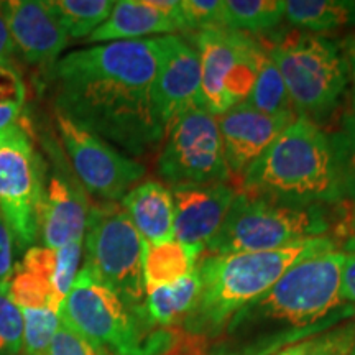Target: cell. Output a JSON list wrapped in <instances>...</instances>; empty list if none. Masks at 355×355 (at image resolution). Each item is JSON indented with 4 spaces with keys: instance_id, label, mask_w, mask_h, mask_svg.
I'll list each match as a JSON object with an SVG mask.
<instances>
[{
    "instance_id": "cell-1",
    "label": "cell",
    "mask_w": 355,
    "mask_h": 355,
    "mask_svg": "<svg viewBox=\"0 0 355 355\" xmlns=\"http://www.w3.org/2000/svg\"><path fill=\"white\" fill-rule=\"evenodd\" d=\"M157 37L71 51L53 66L55 107L132 157L165 140L157 99Z\"/></svg>"
},
{
    "instance_id": "cell-2",
    "label": "cell",
    "mask_w": 355,
    "mask_h": 355,
    "mask_svg": "<svg viewBox=\"0 0 355 355\" xmlns=\"http://www.w3.org/2000/svg\"><path fill=\"white\" fill-rule=\"evenodd\" d=\"M345 252H327L293 266L259 298L239 309L204 355H275L355 319L340 300Z\"/></svg>"
},
{
    "instance_id": "cell-3",
    "label": "cell",
    "mask_w": 355,
    "mask_h": 355,
    "mask_svg": "<svg viewBox=\"0 0 355 355\" xmlns=\"http://www.w3.org/2000/svg\"><path fill=\"white\" fill-rule=\"evenodd\" d=\"M332 235L314 237L268 252L204 255L198 261L201 288L181 329L206 344L220 334L230 318L270 290L301 261L339 250Z\"/></svg>"
},
{
    "instance_id": "cell-4",
    "label": "cell",
    "mask_w": 355,
    "mask_h": 355,
    "mask_svg": "<svg viewBox=\"0 0 355 355\" xmlns=\"http://www.w3.org/2000/svg\"><path fill=\"white\" fill-rule=\"evenodd\" d=\"M239 191L291 206H329L343 201L329 135L303 115L277 137L241 176Z\"/></svg>"
},
{
    "instance_id": "cell-5",
    "label": "cell",
    "mask_w": 355,
    "mask_h": 355,
    "mask_svg": "<svg viewBox=\"0 0 355 355\" xmlns=\"http://www.w3.org/2000/svg\"><path fill=\"white\" fill-rule=\"evenodd\" d=\"M58 314L61 321L112 355H168L178 344L175 331L153 326L123 304L87 265L79 270Z\"/></svg>"
},
{
    "instance_id": "cell-6",
    "label": "cell",
    "mask_w": 355,
    "mask_h": 355,
    "mask_svg": "<svg viewBox=\"0 0 355 355\" xmlns=\"http://www.w3.org/2000/svg\"><path fill=\"white\" fill-rule=\"evenodd\" d=\"M263 48L285 81L296 115L318 123L334 112L350 79L343 44L295 28L270 35Z\"/></svg>"
},
{
    "instance_id": "cell-7",
    "label": "cell",
    "mask_w": 355,
    "mask_h": 355,
    "mask_svg": "<svg viewBox=\"0 0 355 355\" xmlns=\"http://www.w3.org/2000/svg\"><path fill=\"white\" fill-rule=\"evenodd\" d=\"M331 229L332 217L326 206H291L239 191L219 234L204 255L277 250L329 235Z\"/></svg>"
},
{
    "instance_id": "cell-8",
    "label": "cell",
    "mask_w": 355,
    "mask_h": 355,
    "mask_svg": "<svg viewBox=\"0 0 355 355\" xmlns=\"http://www.w3.org/2000/svg\"><path fill=\"white\" fill-rule=\"evenodd\" d=\"M141 250L144 239L133 227L122 206L115 202L89 206L84 232V265H87L123 304L146 318Z\"/></svg>"
},
{
    "instance_id": "cell-9",
    "label": "cell",
    "mask_w": 355,
    "mask_h": 355,
    "mask_svg": "<svg viewBox=\"0 0 355 355\" xmlns=\"http://www.w3.org/2000/svg\"><path fill=\"white\" fill-rule=\"evenodd\" d=\"M191 44L201 63L204 109L217 117L247 102L263 51L260 42L239 30L216 28L194 33Z\"/></svg>"
},
{
    "instance_id": "cell-10",
    "label": "cell",
    "mask_w": 355,
    "mask_h": 355,
    "mask_svg": "<svg viewBox=\"0 0 355 355\" xmlns=\"http://www.w3.org/2000/svg\"><path fill=\"white\" fill-rule=\"evenodd\" d=\"M44 165L24 127L0 132V214L17 247L28 250L38 241Z\"/></svg>"
},
{
    "instance_id": "cell-11",
    "label": "cell",
    "mask_w": 355,
    "mask_h": 355,
    "mask_svg": "<svg viewBox=\"0 0 355 355\" xmlns=\"http://www.w3.org/2000/svg\"><path fill=\"white\" fill-rule=\"evenodd\" d=\"M158 175L166 184L230 183L224 146L216 117L204 107L181 114L166 128L157 159Z\"/></svg>"
},
{
    "instance_id": "cell-12",
    "label": "cell",
    "mask_w": 355,
    "mask_h": 355,
    "mask_svg": "<svg viewBox=\"0 0 355 355\" xmlns=\"http://www.w3.org/2000/svg\"><path fill=\"white\" fill-rule=\"evenodd\" d=\"M60 140L84 191L102 202H117L145 176V166L101 137L55 110Z\"/></svg>"
},
{
    "instance_id": "cell-13",
    "label": "cell",
    "mask_w": 355,
    "mask_h": 355,
    "mask_svg": "<svg viewBox=\"0 0 355 355\" xmlns=\"http://www.w3.org/2000/svg\"><path fill=\"white\" fill-rule=\"evenodd\" d=\"M157 99L166 128L191 109L204 107L201 63L196 48L181 35L157 37ZM166 135V133H165Z\"/></svg>"
},
{
    "instance_id": "cell-14",
    "label": "cell",
    "mask_w": 355,
    "mask_h": 355,
    "mask_svg": "<svg viewBox=\"0 0 355 355\" xmlns=\"http://www.w3.org/2000/svg\"><path fill=\"white\" fill-rule=\"evenodd\" d=\"M175 241L206 254L219 234L239 189L230 183L173 186Z\"/></svg>"
},
{
    "instance_id": "cell-15",
    "label": "cell",
    "mask_w": 355,
    "mask_h": 355,
    "mask_svg": "<svg viewBox=\"0 0 355 355\" xmlns=\"http://www.w3.org/2000/svg\"><path fill=\"white\" fill-rule=\"evenodd\" d=\"M15 50L28 64L51 68L68 46V35L48 6V0H6L0 2Z\"/></svg>"
},
{
    "instance_id": "cell-16",
    "label": "cell",
    "mask_w": 355,
    "mask_h": 355,
    "mask_svg": "<svg viewBox=\"0 0 355 355\" xmlns=\"http://www.w3.org/2000/svg\"><path fill=\"white\" fill-rule=\"evenodd\" d=\"M295 119V112L268 115L247 102L217 115L225 163L232 178H241Z\"/></svg>"
},
{
    "instance_id": "cell-17",
    "label": "cell",
    "mask_w": 355,
    "mask_h": 355,
    "mask_svg": "<svg viewBox=\"0 0 355 355\" xmlns=\"http://www.w3.org/2000/svg\"><path fill=\"white\" fill-rule=\"evenodd\" d=\"M89 202L78 178L63 166L44 176L40 207V235L43 245L61 248L71 242L84 241Z\"/></svg>"
},
{
    "instance_id": "cell-18",
    "label": "cell",
    "mask_w": 355,
    "mask_h": 355,
    "mask_svg": "<svg viewBox=\"0 0 355 355\" xmlns=\"http://www.w3.org/2000/svg\"><path fill=\"white\" fill-rule=\"evenodd\" d=\"M184 32L180 0H119L109 19L86 43H110L144 40L150 35H178Z\"/></svg>"
},
{
    "instance_id": "cell-19",
    "label": "cell",
    "mask_w": 355,
    "mask_h": 355,
    "mask_svg": "<svg viewBox=\"0 0 355 355\" xmlns=\"http://www.w3.org/2000/svg\"><path fill=\"white\" fill-rule=\"evenodd\" d=\"M121 206L144 242L157 243L175 239L173 196L168 186L159 181H144L128 191Z\"/></svg>"
},
{
    "instance_id": "cell-20",
    "label": "cell",
    "mask_w": 355,
    "mask_h": 355,
    "mask_svg": "<svg viewBox=\"0 0 355 355\" xmlns=\"http://www.w3.org/2000/svg\"><path fill=\"white\" fill-rule=\"evenodd\" d=\"M202 254L180 243L175 239L165 242H144L141 272L145 293L159 286H168L188 277L196 270Z\"/></svg>"
},
{
    "instance_id": "cell-21",
    "label": "cell",
    "mask_w": 355,
    "mask_h": 355,
    "mask_svg": "<svg viewBox=\"0 0 355 355\" xmlns=\"http://www.w3.org/2000/svg\"><path fill=\"white\" fill-rule=\"evenodd\" d=\"M199 288H201V282H199L198 270H194L188 277L173 285L159 286L148 291L144 303L146 319L153 326L163 327V329L180 326L196 303Z\"/></svg>"
},
{
    "instance_id": "cell-22",
    "label": "cell",
    "mask_w": 355,
    "mask_h": 355,
    "mask_svg": "<svg viewBox=\"0 0 355 355\" xmlns=\"http://www.w3.org/2000/svg\"><path fill=\"white\" fill-rule=\"evenodd\" d=\"M285 19L311 33L355 26V0H288Z\"/></svg>"
},
{
    "instance_id": "cell-23",
    "label": "cell",
    "mask_w": 355,
    "mask_h": 355,
    "mask_svg": "<svg viewBox=\"0 0 355 355\" xmlns=\"http://www.w3.org/2000/svg\"><path fill=\"white\" fill-rule=\"evenodd\" d=\"M68 38L81 40L96 32L109 19L114 0H48Z\"/></svg>"
},
{
    "instance_id": "cell-24",
    "label": "cell",
    "mask_w": 355,
    "mask_h": 355,
    "mask_svg": "<svg viewBox=\"0 0 355 355\" xmlns=\"http://www.w3.org/2000/svg\"><path fill=\"white\" fill-rule=\"evenodd\" d=\"M227 28L266 33L285 19V0H224Z\"/></svg>"
},
{
    "instance_id": "cell-25",
    "label": "cell",
    "mask_w": 355,
    "mask_h": 355,
    "mask_svg": "<svg viewBox=\"0 0 355 355\" xmlns=\"http://www.w3.org/2000/svg\"><path fill=\"white\" fill-rule=\"evenodd\" d=\"M247 104L268 115L295 112L290 96H288L285 81H283L277 64L273 63L272 58L265 51V48L260 55L257 78L250 94H248Z\"/></svg>"
},
{
    "instance_id": "cell-26",
    "label": "cell",
    "mask_w": 355,
    "mask_h": 355,
    "mask_svg": "<svg viewBox=\"0 0 355 355\" xmlns=\"http://www.w3.org/2000/svg\"><path fill=\"white\" fill-rule=\"evenodd\" d=\"M329 144L340 198L355 202V110L344 115Z\"/></svg>"
},
{
    "instance_id": "cell-27",
    "label": "cell",
    "mask_w": 355,
    "mask_h": 355,
    "mask_svg": "<svg viewBox=\"0 0 355 355\" xmlns=\"http://www.w3.org/2000/svg\"><path fill=\"white\" fill-rule=\"evenodd\" d=\"M8 291L13 303L20 309H51L60 313V304L55 298L50 279L37 270L28 268L21 263L15 265L10 279Z\"/></svg>"
},
{
    "instance_id": "cell-28",
    "label": "cell",
    "mask_w": 355,
    "mask_h": 355,
    "mask_svg": "<svg viewBox=\"0 0 355 355\" xmlns=\"http://www.w3.org/2000/svg\"><path fill=\"white\" fill-rule=\"evenodd\" d=\"M355 340V319L339 324L322 334L293 344L275 355H349Z\"/></svg>"
},
{
    "instance_id": "cell-29",
    "label": "cell",
    "mask_w": 355,
    "mask_h": 355,
    "mask_svg": "<svg viewBox=\"0 0 355 355\" xmlns=\"http://www.w3.org/2000/svg\"><path fill=\"white\" fill-rule=\"evenodd\" d=\"M24 316V355H48L60 329V314L51 309H21Z\"/></svg>"
},
{
    "instance_id": "cell-30",
    "label": "cell",
    "mask_w": 355,
    "mask_h": 355,
    "mask_svg": "<svg viewBox=\"0 0 355 355\" xmlns=\"http://www.w3.org/2000/svg\"><path fill=\"white\" fill-rule=\"evenodd\" d=\"M26 102V86L13 64H0V132L19 123Z\"/></svg>"
},
{
    "instance_id": "cell-31",
    "label": "cell",
    "mask_w": 355,
    "mask_h": 355,
    "mask_svg": "<svg viewBox=\"0 0 355 355\" xmlns=\"http://www.w3.org/2000/svg\"><path fill=\"white\" fill-rule=\"evenodd\" d=\"M24 316L13 303L8 282L0 283V355H21Z\"/></svg>"
},
{
    "instance_id": "cell-32",
    "label": "cell",
    "mask_w": 355,
    "mask_h": 355,
    "mask_svg": "<svg viewBox=\"0 0 355 355\" xmlns=\"http://www.w3.org/2000/svg\"><path fill=\"white\" fill-rule=\"evenodd\" d=\"M180 7L186 32L227 28L224 0H180Z\"/></svg>"
},
{
    "instance_id": "cell-33",
    "label": "cell",
    "mask_w": 355,
    "mask_h": 355,
    "mask_svg": "<svg viewBox=\"0 0 355 355\" xmlns=\"http://www.w3.org/2000/svg\"><path fill=\"white\" fill-rule=\"evenodd\" d=\"M56 250V263H55V272L51 277V288L55 293V298L58 304L64 303L66 296L73 288L74 279H76L79 273V265L83 260V252H84V241L71 242L68 245L55 248Z\"/></svg>"
},
{
    "instance_id": "cell-34",
    "label": "cell",
    "mask_w": 355,
    "mask_h": 355,
    "mask_svg": "<svg viewBox=\"0 0 355 355\" xmlns=\"http://www.w3.org/2000/svg\"><path fill=\"white\" fill-rule=\"evenodd\" d=\"M48 355H109L99 345L86 339L78 331H74L69 324L61 321L55 339Z\"/></svg>"
},
{
    "instance_id": "cell-35",
    "label": "cell",
    "mask_w": 355,
    "mask_h": 355,
    "mask_svg": "<svg viewBox=\"0 0 355 355\" xmlns=\"http://www.w3.org/2000/svg\"><path fill=\"white\" fill-rule=\"evenodd\" d=\"M13 235L8 229L7 222L0 214V283L8 282L15 268L13 263Z\"/></svg>"
},
{
    "instance_id": "cell-36",
    "label": "cell",
    "mask_w": 355,
    "mask_h": 355,
    "mask_svg": "<svg viewBox=\"0 0 355 355\" xmlns=\"http://www.w3.org/2000/svg\"><path fill=\"white\" fill-rule=\"evenodd\" d=\"M339 295L344 303L355 306V247L350 248V252L344 257Z\"/></svg>"
},
{
    "instance_id": "cell-37",
    "label": "cell",
    "mask_w": 355,
    "mask_h": 355,
    "mask_svg": "<svg viewBox=\"0 0 355 355\" xmlns=\"http://www.w3.org/2000/svg\"><path fill=\"white\" fill-rule=\"evenodd\" d=\"M15 53V44L12 42L7 24L3 20L2 12H0V64H12V56Z\"/></svg>"
},
{
    "instance_id": "cell-38",
    "label": "cell",
    "mask_w": 355,
    "mask_h": 355,
    "mask_svg": "<svg viewBox=\"0 0 355 355\" xmlns=\"http://www.w3.org/2000/svg\"><path fill=\"white\" fill-rule=\"evenodd\" d=\"M344 51L349 61V74H350V81H352V102L355 109V33L350 35V37L345 40Z\"/></svg>"
},
{
    "instance_id": "cell-39",
    "label": "cell",
    "mask_w": 355,
    "mask_h": 355,
    "mask_svg": "<svg viewBox=\"0 0 355 355\" xmlns=\"http://www.w3.org/2000/svg\"><path fill=\"white\" fill-rule=\"evenodd\" d=\"M350 230H352V234L355 235V206H354L352 216H350Z\"/></svg>"
},
{
    "instance_id": "cell-40",
    "label": "cell",
    "mask_w": 355,
    "mask_h": 355,
    "mask_svg": "<svg viewBox=\"0 0 355 355\" xmlns=\"http://www.w3.org/2000/svg\"><path fill=\"white\" fill-rule=\"evenodd\" d=\"M349 355H355V340H354V345H352V350H350Z\"/></svg>"
}]
</instances>
